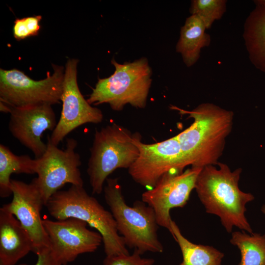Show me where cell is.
I'll list each match as a JSON object with an SVG mask.
<instances>
[{
    "label": "cell",
    "mask_w": 265,
    "mask_h": 265,
    "mask_svg": "<svg viewBox=\"0 0 265 265\" xmlns=\"http://www.w3.org/2000/svg\"><path fill=\"white\" fill-rule=\"evenodd\" d=\"M171 108L193 119L189 127L176 135L187 165L203 168L217 165L232 129L233 112L209 103L191 110L173 106Z\"/></svg>",
    "instance_id": "1"
},
{
    "label": "cell",
    "mask_w": 265,
    "mask_h": 265,
    "mask_svg": "<svg viewBox=\"0 0 265 265\" xmlns=\"http://www.w3.org/2000/svg\"><path fill=\"white\" fill-rule=\"evenodd\" d=\"M217 165L203 167L195 183V189L206 212L218 216L228 233L235 226L253 233L245 213L246 204L255 197L238 187L242 169L231 171L228 165L219 162Z\"/></svg>",
    "instance_id": "2"
},
{
    "label": "cell",
    "mask_w": 265,
    "mask_h": 265,
    "mask_svg": "<svg viewBox=\"0 0 265 265\" xmlns=\"http://www.w3.org/2000/svg\"><path fill=\"white\" fill-rule=\"evenodd\" d=\"M45 206L57 220L75 218L95 229L102 237L106 257L130 254L111 212L89 195L83 186L71 185L67 190L57 191Z\"/></svg>",
    "instance_id": "3"
},
{
    "label": "cell",
    "mask_w": 265,
    "mask_h": 265,
    "mask_svg": "<svg viewBox=\"0 0 265 265\" xmlns=\"http://www.w3.org/2000/svg\"><path fill=\"white\" fill-rule=\"evenodd\" d=\"M104 187L106 202L127 247L141 255L162 253L163 246L158 236V224L153 209L142 201L127 204L117 178H107Z\"/></svg>",
    "instance_id": "4"
},
{
    "label": "cell",
    "mask_w": 265,
    "mask_h": 265,
    "mask_svg": "<svg viewBox=\"0 0 265 265\" xmlns=\"http://www.w3.org/2000/svg\"><path fill=\"white\" fill-rule=\"evenodd\" d=\"M139 134L115 123L95 131L87 169L93 193H102L115 170L129 168L133 163L139 155L136 140Z\"/></svg>",
    "instance_id": "5"
},
{
    "label": "cell",
    "mask_w": 265,
    "mask_h": 265,
    "mask_svg": "<svg viewBox=\"0 0 265 265\" xmlns=\"http://www.w3.org/2000/svg\"><path fill=\"white\" fill-rule=\"evenodd\" d=\"M114 73L108 78L99 79L87 100L91 105L108 104L114 110L120 111L130 104L144 108L152 83V69L148 61L142 57L132 62L120 64L111 61Z\"/></svg>",
    "instance_id": "6"
},
{
    "label": "cell",
    "mask_w": 265,
    "mask_h": 265,
    "mask_svg": "<svg viewBox=\"0 0 265 265\" xmlns=\"http://www.w3.org/2000/svg\"><path fill=\"white\" fill-rule=\"evenodd\" d=\"M53 73H47L40 80L31 79L16 69H0V99L11 107L59 104L63 91L64 67L52 65Z\"/></svg>",
    "instance_id": "7"
},
{
    "label": "cell",
    "mask_w": 265,
    "mask_h": 265,
    "mask_svg": "<svg viewBox=\"0 0 265 265\" xmlns=\"http://www.w3.org/2000/svg\"><path fill=\"white\" fill-rule=\"evenodd\" d=\"M47 147L42 157L37 159L34 178L46 206L50 198L67 184L83 186L79 167L80 156L76 152L77 140L69 138L66 148H58L48 137Z\"/></svg>",
    "instance_id": "8"
},
{
    "label": "cell",
    "mask_w": 265,
    "mask_h": 265,
    "mask_svg": "<svg viewBox=\"0 0 265 265\" xmlns=\"http://www.w3.org/2000/svg\"><path fill=\"white\" fill-rule=\"evenodd\" d=\"M141 138L139 134L136 140L139 155L128 168L139 185L151 189L165 174L181 173L188 166L176 135L153 144L143 143Z\"/></svg>",
    "instance_id": "9"
},
{
    "label": "cell",
    "mask_w": 265,
    "mask_h": 265,
    "mask_svg": "<svg viewBox=\"0 0 265 265\" xmlns=\"http://www.w3.org/2000/svg\"><path fill=\"white\" fill-rule=\"evenodd\" d=\"M78 62L77 59H69L65 65L61 115L51 136H49L51 141L57 146L67 134L80 126L86 123L98 124L103 119L102 111L91 106L79 89Z\"/></svg>",
    "instance_id": "10"
},
{
    "label": "cell",
    "mask_w": 265,
    "mask_h": 265,
    "mask_svg": "<svg viewBox=\"0 0 265 265\" xmlns=\"http://www.w3.org/2000/svg\"><path fill=\"white\" fill-rule=\"evenodd\" d=\"M50 241V248L56 259L67 265L80 254L95 252L103 242L98 232L90 230L84 221L75 218L42 220Z\"/></svg>",
    "instance_id": "11"
},
{
    "label": "cell",
    "mask_w": 265,
    "mask_h": 265,
    "mask_svg": "<svg viewBox=\"0 0 265 265\" xmlns=\"http://www.w3.org/2000/svg\"><path fill=\"white\" fill-rule=\"evenodd\" d=\"M202 168L191 167L181 173H167L142 194V201L153 209L159 226L170 233V210L186 205Z\"/></svg>",
    "instance_id": "12"
},
{
    "label": "cell",
    "mask_w": 265,
    "mask_h": 265,
    "mask_svg": "<svg viewBox=\"0 0 265 265\" xmlns=\"http://www.w3.org/2000/svg\"><path fill=\"white\" fill-rule=\"evenodd\" d=\"M11 189L12 200L3 206L28 233L33 243V252L36 254L44 248H50L49 239L41 217L45 203L35 179L29 184L11 179Z\"/></svg>",
    "instance_id": "13"
},
{
    "label": "cell",
    "mask_w": 265,
    "mask_h": 265,
    "mask_svg": "<svg viewBox=\"0 0 265 265\" xmlns=\"http://www.w3.org/2000/svg\"><path fill=\"white\" fill-rule=\"evenodd\" d=\"M8 129L12 135L29 149L36 159L42 157L47 145L42 141L43 133L53 131L57 122L49 104L11 107Z\"/></svg>",
    "instance_id": "14"
},
{
    "label": "cell",
    "mask_w": 265,
    "mask_h": 265,
    "mask_svg": "<svg viewBox=\"0 0 265 265\" xmlns=\"http://www.w3.org/2000/svg\"><path fill=\"white\" fill-rule=\"evenodd\" d=\"M33 249L27 232L2 206L0 208V264L15 265Z\"/></svg>",
    "instance_id": "15"
},
{
    "label": "cell",
    "mask_w": 265,
    "mask_h": 265,
    "mask_svg": "<svg viewBox=\"0 0 265 265\" xmlns=\"http://www.w3.org/2000/svg\"><path fill=\"white\" fill-rule=\"evenodd\" d=\"M254 3L244 23L243 38L250 61L265 73V2L257 0Z\"/></svg>",
    "instance_id": "16"
},
{
    "label": "cell",
    "mask_w": 265,
    "mask_h": 265,
    "mask_svg": "<svg viewBox=\"0 0 265 265\" xmlns=\"http://www.w3.org/2000/svg\"><path fill=\"white\" fill-rule=\"evenodd\" d=\"M206 29L202 20L195 15L187 18L181 27L176 51L181 54L187 67L195 64L200 58L202 49L210 45L211 37L206 32Z\"/></svg>",
    "instance_id": "17"
},
{
    "label": "cell",
    "mask_w": 265,
    "mask_h": 265,
    "mask_svg": "<svg viewBox=\"0 0 265 265\" xmlns=\"http://www.w3.org/2000/svg\"><path fill=\"white\" fill-rule=\"evenodd\" d=\"M171 235L181 249L183 261L179 265H221L224 254L213 246L195 244L182 234L175 221L171 222Z\"/></svg>",
    "instance_id": "18"
},
{
    "label": "cell",
    "mask_w": 265,
    "mask_h": 265,
    "mask_svg": "<svg viewBox=\"0 0 265 265\" xmlns=\"http://www.w3.org/2000/svg\"><path fill=\"white\" fill-rule=\"evenodd\" d=\"M37 159L27 155L18 156L7 146L0 145V196L12 194L10 176L13 173L36 174Z\"/></svg>",
    "instance_id": "19"
},
{
    "label": "cell",
    "mask_w": 265,
    "mask_h": 265,
    "mask_svg": "<svg viewBox=\"0 0 265 265\" xmlns=\"http://www.w3.org/2000/svg\"><path fill=\"white\" fill-rule=\"evenodd\" d=\"M230 241L240 250L238 265H265V235L236 231L232 233Z\"/></svg>",
    "instance_id": "20"
},
{
    "label": "cell",
    "mask_w": 265,
    "mask_h": 265,
    "mask_svg": "<svg viewBox=\"0 0 265 265\" xmlns=\"http://www.w3.org/2000/svg\"><path fill=\"white\" fill-rule=\"evenodd\" d=\"M226 0H193L189 11L199 17L208 29L222 17L226 11Z\"/></svg>",
    "instance_id": "21"
},
{
    "label": "cell",
    "mask_w": 265,
    "mask_h": 265,
    "mask_svg": "<svg viewBox=\"0 0 265 265\" xmlns=\"http://www.w3.org/2000/svg\"><path fill=\"white\" fill-rule=\"evenodd\" d=\"M41 20V15L16 19L13 28L14 38L20 41L37 35L40 30V22Z\"/></svg>",
    "instance_id": "22"
},
{
    "label": "cell",
    "mask_w": 265,
    "mask_h": 265,
    "mask_svg": "<svg viewBox=\"0 0 265 265\" xmlns=\"http://www.w3.org/2000/svg\"><path fill=\"white\" fill-rule=\"evenodd\" d=\"M155 260L152 258H143L137 251L132 254L122 255L112 257H106L104 265H153Z\"/></svg>",
    "instance_id": "23"
},
{
    "label": "cell",
    "mask_w": 265,
    "mask_h": 265,
    "mask_svg": "<svg viewBox=\"0 0 265 265\" xmlns=\"http://www.w3.org/2000/svg\"><path fill=\"white\" fill-rule=\"evenodd\" d=\"M37 260L34 265H62L56 259L50 248H44L36 254ZM19 265H27L21 264Z\"/></svg>",
    "instance_id": "24"
},
{
    "label": "cell",
    "mask_w": 265,
    "mask_h": 265,
    "mask_svg": "<svg viewBox=\"0 0 265 265\" xmlns=\"http://www.w3.org/2000/svg\"><path fill=\"white\" fill-rule=\"evenodd\" d=\"M261 211L265 215V204L262 206L261 208Z\"/></svg>",
    "instance_id": "25"
},
{
    "label": "cell",
    "mask_w": 265,
    "mask_h": 265,
    "mask_svg": "<svg viewBox=\"0 0 265 265\" xmlns=\"http://www.w3.org/2000/svg\"><path fill=\"white\" fill-rule=\"evenodd\" d=\"M263 1H264V2H265V0H263Z\"/></svg>",
    "instance_id": "26"
},
{
    "label": "cell",
    "mask_w": 265,
    "mask_h": 265,
    "mask_svg": "<svg viewBox=\"0 0 265 265\" xmlns=\"http://www.w3.org/2000/svg\"><path fill=\"white\" fill-rule=\"evenodd\" d=\"M0 265H1V264H0Z\"/></svg>",
    "instance_id": "27"
}]
</instances>
